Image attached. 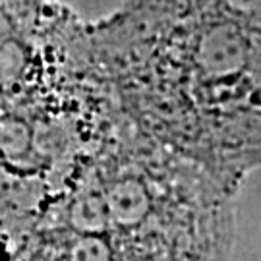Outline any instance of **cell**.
Segmentation results:
<instances>
[{
	"label": "cell",
	"mask_w": 261,
	"mask_h": 261,
	"mask_svg": "<svg viewBox=\"0 0 261 261\" xmlns=\"http://www.w3.org/2000/svg\"><path fill=\"white\" fill-rule=\"evenodd\" d=\"M82 45L64 6L0 2V244L74 182L87 124Z\"/></svg>",
	"instance_id": "1"
}]
</instances>
